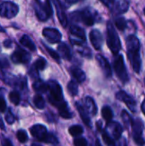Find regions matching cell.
I'll return each instance as SVG.
<instances>
[{"label": "cell", "mask_w": 145, "mask_h": 146, "mask_svg": "<svg viewBox=\"0 0 145 146\" xmlns=\"http://www.w3.org/2000/svg\"><path fill=\"white\" fill-rule=\"evenodd\" d=\"M126 49H127V56L132 64V69L137 74H139L142 69V59L140 55V41L138 38L131 34L126 38Z\"/></svg>", "instance_id": "cell-1"}, {"label": "cell", "mask_w": 145, "mask_h": 146, "mask_svg": "<svg viewBox=\"0 0 145 146\" xmlns=\"http://www.w3.org/2000/svg\"><path fill=\"white\" fill-rule=\"evenodd\" d=\"M47 86H48L47 91H49L48 98L50 103L54 106H56L58 110L67 106L68 104L63 99L62 90L59 83L56 80H50L47 83Z\"/></svg>", "instance_id": "cell-2"}, {"label": "cell", "mask_w": 145, "mask_h": 146, "mask_svg": "<svg viewBox=\"0 0 145 146\" xmlns=\"http://www.w3.org/2000/svg\"><path fill=\"white\" fill-rule=\"evenodd\" d=\"M107 44L113 53V55H117L121 50V41L119 38V35L111 21L107 23Z\"/></svg>", "instance_id": "cell-3"}, {"label": "cell", "mask_w": 145, "mask_h": 146, "mask_svg": "<svg viewBox=\"0 0 145 146\" xmlns=\"http://www.w3.org/2000/svg\"><path fill=\"white\" fill-rule=\"evenodd\" d=\"M70 18L74 21H82L86 26H92L97 20V13L89 8L70 14Z\"/></svg>", "instance_id": "cell-4"}, {"label": "cell", "mask_w": 145, "mask_h": 146, "mask_svg": "<svg viewBox=\"0 0 145 146\" xmlns=\"http://www.w3.org/2000/svg\"><path fill=\"white\" fill-rule=\"evenodd\" d=\"M114 69L117 77L123 84H126L129 81V75L125 64L123 55L119 53L115 55V57L114 59Z\"/></svg>", "instance_id": "cell-5"}, {"label": "cell", "mask_w": 145, "mask_h": 146, "mask_svg": "<svg viewBox=\"0 0 145 146\" xmlns=\"http://www.w3.org/2000/svg\"><path fill=\"white\" fill-rule=\"evenodd\" d=\"M35 13L38 20L42 21L48 20V18H50L53 14L50 0H45L44 3H41L40 1L36 2Z\"/></svg>", "instance_id": "cell-6"}, {"label": "cell", "mask_w": 145, "mask_h": 146, "mask_svg": "<svg viewBox=\"0 0 145 146\" xmlns=\"http://www.w3.org/2000/svg\"><path fill=\"white\" fill-rule=\"evenodd\" d=\"M132 137L134 142L138 145H145V140L143 137V132L144 127L143 121L140 118H136L135 120H132Z\"/></svg>", "instance_id": "cell-7"}, {"label": "cell", "mask_w": 145, "mask_h": 146, "mask_svg": "<svg viewBox=\"0 0 145 146\" xmlns=\"http://www.w3.org/2000/svg\"><path fill=\"white\" fill-rule=\"evenodd\" d=\"M19 12V7L13 2H3L0 4V16L11 19Z\"/></svg>", "instance_id": "cell-8"}, {"label": "cell", "mask_w": 145, "mask_h": 146, "mask_svg": "<svg viewBox=\"0 0 145 146\" xmlns=\"http://www.w3.org/2000/svg\"><path fill=\"white\" fill-rule=\"evenodd\" d=\"M115 97L119 101L124 103L132 113L137 112V102L128 93L124 91H120L115 94Z\"/></svg>", "instance_id": "cell-9"}, {"label": "cell", "mask_w": 145, "mask_h": 146, "mask_svg": "<svg viewBox=\"0 0 145 146\" xmlns=\"http://www.w3.org/2000/svg\"><path fill=\"white\" fill-rule=\"evenodd\" d=\"M105 131L111 136V138L115 141H116L121 138L123 133V127L119 122L111 121L109 122H107V127Z\"/></svg>", "instance_id": "cell-10"}, {"label": "cell", "mask_w": 145, "mask_h": 146, "mask_svg": "<svg viewBox=\"0 0 145 146\" xmlns=\"http://www.w3.org/2000/svg\"><path fill=\"white\" fill-rule=\"evenodd\" d=\"M30 133L37 140L44 143L47 142L49 133L47 132V128L44 125L41 124L33 125L32 127H30Z\"/></svg>", "instance_id": "cell-11"}, {"label": "cell", "mask_w": 145, "mask_h": 146, "mask_svg": "<svg viewBox=\"0 0 145 146\" xmlns=\"http://www.w3.org/2000/svg\"><path fill=\"white\" fill-rule=\"evenodd\" d=\"M31 59V56L30 54L21 48H17L16 50H15V52L11 55V61L14 63H23V64H26L30 62Z\"/></svg>", "instance_id": "cell-12"}, {"label": "cell", "mask_w": 145, "mask_h": 146, "mask_svg": "<svg viewBox=\"0 0 145 146\" xmlns=\"http://www.w3.org/2000/svg\"><path fill=\"white\" fill-rule=\"evenodd\" d=\"M43 35L47 41L51 44L59 43L62 39V33L56 28L45 27L43 30Z\"/></svg>", "instance_id": "cell-13"}, {"label": "cell", "mask_w": 145, "mask_h": 146, "mask_svg": "<svg viewBox=\"0 0 145 146\" xmlns=\"http://www.w3.org/2000/svg\"><path fill=\"white\" fill-rule=\"evenodd\" d=\"M90 40L93 47L97 50H100L103 44V37L101 32L97 29H93L90 33Z\"/></svg>", "instance_id": "cell-14"}, {"label": "cell", "mask_w": 145, "mask_h": 146, "mask_svg": "<svg viewBox=\"0 0 145 146\" xmlns=\"http://www.w3.org/2000/svg\"><path fill=\"white\" fill-rule=\"evenodd\" d=\"M96 59H97L100 68H102L105 77L108 79L111 78L112 77V68H111V66H110L109 61L106 59V57H104L103 55L97 54L96 56Z\"/></svg>", "instance_id": "cell-15"}, {"label": "cell", "mask_w": 145, "mask_h": 146, "mask_svg": "<svg viewBox=\"0 0 145 146\" xmlns=\"http://www.w3.org/2000/svg\"><path fill=\"white\" fill-rule=\"evenodd\" d=\"M52 1L56 6L57 17H58V20L60 21L61 25L63 27H66L68 25V17L65 13V9H64V7H63L62 2L60 0H52Z\"/></svg>", "instance_id": "cell-16"}, {"label": "cell", "mask_w": 145, "mask_h": 146, "mask_svg": "<svg viewBox=\"0 0 145 146\" xmlns=\"http://www.w3.org/2000/svg\"><path fill=\"white\" fill-rule=\"evenodd\" d=\"M75 106H76V108H77V110H78V111H79V115H80V117H81L83 122H84L87 127H91V119H90L89 113L87 112L85 107L83 104H81L79 102H77V103L75 104Z\"/></svg>", "instance_id": "cell-17"}, {"label": "cell", "mask_w": 145, "mask_h": 146, "mask_svg": "<svg viewBox=\"0 0 145 146\" xmlns=\"http://www.w3.org/2000/svg\"><path fill=\"white\" fill-rule=\"evenodd\" d=\"M69 71H70L71 75L76 80V81L78 83H83L85 80L86 75H85V72L82 69H80L79 68L73 66V67L70 68Z\"/></svg>", "instance_id": "cell-18"}, {"label": "cell", "mask_w": 145, "mask_h": 146, "mask_svg": "<svg viewBox=\"0 0 145 146\" xmlns=\"http://www.w3.org/2000/svg\"><path fill=\"white\" fill-rule=\"evenodd\" d=\"M70 33L75 38V39H79L85 42V32L83 28L77 25H71L70 27Z\"/></svg>", "instance_id": "cell-19"}, {"label": "cell", "mask_w": 145, "mask_h": 146, "mask_svg": "<svg viewBox=\"0 0 145 146\" xmlns=\"http://www.w3.org/2000/svg\"><path fill=\"white\" fill-rule=\"evenodd\" d=\"M85 107L89 113V115L95 116L97 114V107L94 101V99L91 97H86L85 100Z\"/></svg>", "instance_id": "cell-20"}, {"label": "cell", "mask_w": 145, "mask_h": 146, "mask_svg": "<svg viewBox=\"0 0 145 146\" xmlns=\"http://www.w3.org/2000/svg\"><path fill=\"white\" fill-rule=\"evenodd\" d=\"M57 50L59 51V53L61 54L62 57L65 60H71L72 58V53H71V50L69 49V47L68 46L67 44L65 43H61L59 44L58 47H57Z\"/></svg>", "instance_id": "cell-21"}, {"label": "cell", "mask_w": 145, "mask_h": 146, "mask_svg": "<svg viewBox=\"0 0 145 146\" xmlns=\"http://www.w3.org/2000/svg\"><path fill=\"white\" fill-rule=\"evenodd\" d=\"M129 1L128 0H116L115 12L117 14H124L128 11Z\"/></svg>", "instance_id": "cell-22"}, {"label": "cell", "mask_w": 145, "mask_h": 146, "mask_svg": "<svg viewBox=\"0 0 145 146\" xmlns=\"http://www.w3.org/2000/svg\"><path fill=\"white\" fill-rule=\"evenodd\" d=\"M20 42L22 45H24L25 47H26L28 50H30L31 51H35L36 50V46L35 44L32 42V40L31 39V38L27 35H23L21 39Z\"/></svg>", "instance_id": "cell-23"}, {"label": "cell", "mask_w": 145, "mask_h": 146, "mask_svg": "<svg viewBox=\"0 0 145 146\" xmlns=\"http://www.w3.org/2000/svg\"><path fill=\"white\" fill-rule=\"evenodd\" d=\"M32 87L38 92H46L48 90L47 83L39 79H37V80H35V82L32 85Z\"/></svg>", "instance_id": "cell-24"}, {"label": "cell", "mask_w": 145, "mask_h": 146, "mask_svg": "<svg viewBox=\"0 0 145 146\" xmlns=\"http://www.w3.org/2000/svg\"><path fill=\"white\" fill-rule=\"evenodd\" d=\"M102 116L103 117V119L107 122L111 121L113 117H114V114H113L112 109L109 106H108V105L103 106V109H102Z\"/></svg>", "instance_id": "cell-25"}, {"label": "cell", "mask_w": 145, "mask_h": 146, "mask_svg": "<svg viewBox=\"0 0 145 146\" xmlns=\"http://www.w3.org/2000/svg\"><path fill=\"white\" fill-rule=\"evenodd\" d=\"M115 27L120 31H125L127 27V21H126V18L123 16H119V17L115 18Z\"/></svg>", "instance_id": "cell-26"}, {"label": "cell", "mask_w": 145, "mask_h": 146, "mask_svg": "<svg viewBox=\"0 0 145 146\" xmlns=\"http://www.w3.org/2000/svg\"><path fill=\"white\" fill-rule=\"evenodd\" d=\"M121 118H122V121L125 124V126L128 128L130 127H132V118L131 116V115L126 110H123L122 112H121Z\"/></svg>", "instance_id": "cell-27"}, {"label": "cell", "mask_w": 145, "mask_h": 146, "mask_svg": "<svg viewBox=\"0 0 145 146\" xmlns=\"http://www.w3.org/2000/svg\"><path fill=\"white\" fill-rule=\"evenodd\" d=\"M68 132L69 133L73 136V137H78V136H80L83 132H84V129L81 126L79 125H73L69 129H68Z\"/></svg>", "instance_id": "cell-28"}, {"label": "cell", "mask_w": 145, "mask_h": 146, "mask_svg": "<svg viewBox=\"0 0 145 146\" xmlns=\"http://www.w3.org/2000/svg\"><path fill=\"white\" fill-rule=\"evenodd\" d=\"M46 65H47V62H46V60L43 57H39L38 59H37L35 61V62L33 63V68L36 69V70H44L45 68H46Z\"/></svg>", "instance_id": "cell-29"}, {"label": "cell", "mask_w": 145, "mask_h": 146, "mask_svg": "<svg viewBox=\"0 0 145 146\" xmlns=\"http://www.w3.org/2000/svg\"><path fill=\"white\" fill-rule=\"evenodd\" d=\"M33 104L36 106V108L39 110H43L45 107V101L44 98L40 95H36L33 98Z\"/></svg>", "instance_id": "cell-30"}, {"label": "cell", "mask_w": 145, "mask_h": 146, "mask_svg": "<svg viewBox=\"0 0 145 146\" xmlns=\"http://www.w3.org/2000/svg\"><path fill=\"white\" fill-rule=\"evenodd\" d=\"M68 92L70 93L71 96L74 97L78 94V91H79V88H78V85L77 83L74 81V80H71L68 84Z\"/></svg>", "instance_id": "cell-31"}, {"label": "cell", "mask_w": 145, "mask_h": 146, "mask_svg": "<svg viewBox=\"0 0 145 146\" xmlns=\"http://www.w3.org/2000/svg\"><path fill=\"white\" fill-rule=\"evenodd\" d=\"M9 101L15 104V105H18L21 102V96H20V93L17 92H11L9 94Z\"/></svg>", "instance_id": "cell-32"}, {"label": "cell", "mask_w": 145, "mask_h": 146, "mask_svg": "<svg viewBox=\"0 0 145 146\" xmlns=\"http://www.w3.org/2000/svg\"><path fill=\"white\" fill-rule=\"evenodd\" d=\"M102 131H103L102 137H103V139L104 143L107 145H115V141L111 138V136L105 130H102Z\"/></svg>", "instance_id": "cell-33"}, {"label": "cell", "mask_w": 145, "mask_h": 146, "mask_svg": "<svg viewBox=\"0 0 145 146\" xmlns=\"http://www.w3.org/2000/svg\"><path fill=\"white\" fill-rule=\"evenodd\" d=\"M16 138L21 143H26L28 139V135L25 130H19L16 133Z\"/></svg>", "instance_id": "cell-34"}, {"label": "cell", "mask_w": 145, "mask_h": 146, "mask_svg": "<svg viewBox=\"0 0 145 146\" xmlns=\"http://www.w3.org/2000/svg\"><path fill=\"white\" fill-rule=\"evenodd\" d=\"M44 48L46 49L47 52L50 54V56L54 60H56L57 62H60V56H59V54H58L56 50H54L53 49L48 47L45 44H44Z\"/></svg>", "instance_id": "cell-35"}, {"label": "cell", "mask_w": 145, "mask_h": 146, "mask_svg": "<svg viewBox=\"0 0 145 146\" xmlns=\"http://www.w3.org/2000/svg\"><path fill=\"white\" fill-rule=\"evenodd\" d=\"M99 1H101L107 8H109L112 12H115L116 0H99Z\"/></svg>", "instance_id": "cell-36"}, {"label": "cell", "mask_w": 145, "mask_h": 146, "mask_svg": "<svg viewBox=\"0 0 145 146\" xmlns=\"http://www.w3.org/2000/svg\"><path fill=\"white\" fill-rule=\"evenodd\" d=\"M5 120H6V121H7L9 124H13V123L15 121V116L14 114L12 113V111H11L10 109L8 110V112H7L6 115H5Z\"/></svg>", "instance_id": "cell-37"}, {"label": "cell", "mask_w": 145, "mask_h": 146, "mask_svg": "<svg viewBox=\"0 0 145 146\" xmlns=\"http://www.w3.org/2000/svg\"><path fill=\"white\" fill-rule=\"evenodd\" d=\"M88 143L85 138H76L73 140V145L76 146H85Z\"/></svg>", "instance_id": "cell-38"}, {"label": "cell", "mask_w": 145, "mask_h": 146, "mask_svg": "<svg viewBox=\"0 0 145 146\" xmlns=\"http://www.w3.org/2000/svg\"><path fill=\"white\" fill-rule=\"evenodd\" d=\"M6 109H7V105H6V102H5V99L3 96V94H1L0 92V112L1 113H3L6 111Z\"/></svg>", "instance_id": "cell-39"}, {"label": "cell", "mask_w": 145, "mask_h": 146, "mask_svg": "<svg viewBox=\"0 0 145 146\" xmlns=\"http://www.w3.org/2000/svg\"><path fill=\"white\" fill-rule=\"evenodd\" d=\"M79 52L82 56H85V57H87V58H91V50H90L89 48H87V47H85V48H83V49H80V50H79Z\"/></svg>", "instance_id": "cell-40"}, {"label": "cell", "mask_w": 145, "mask_h": 146, "mask_svg": "<svg viewBox=\"0 0 145 146\" xmlns=\"http://www.w3.org/2000/svg\"><path fill=\"white\" fill-rule=\"evenodd\" d=\"M7 67H9V62L5 58L0 59V68H7Z\"/></svg>", "instance_id": "cell-41"}, {"label": "cell", "mask_w": 145, "mask_h": 146, "mask_svg": "<svg viewBox=\"0 0 145 146\" xmlns=\"http://www.w3.org/2000/svg\"><path fill=\"white\" fill-rule=\"evenodd\" d=\"M3 45L6 47V48H10L12 46V42L10 40H5L3 42Z\"/></svg>", "instance_id": "cell-42"}, {"label": "cell", "mask_w": 145, "mask_h": 146, "mask_svg": "<svg viewBox=\"0 0 145 146\" xmlns=\"http://www.w3.org/2000/svg\"><path fill=\"white\" fill-rule=\"evenodd\" d=\"M83 0H65L66 3H69V4H74V3H77L79 2H81Z\"/></svg>", "instance_id": "cell-43"}, {"label": "cell", "mask_w": 145, "mask_h": 146, "mask_svg": "<svg viewBox=\"0 0 145 146\" xmlns=\"http://www.w3.org/2000/svg\"><path fill=\"white\" fill-rule=\"evenodd\" d=\"M97 130H98V131H102V130H103V127H102V121H97Z\"/></svg>", "instance_id": "cell-44"}, {"label": "cell", "mask_w": 145, "mask_h": 146, "mask_svg": "<svg viewBox=\"0 0 145 146\" xmlns=\"http://www.w3.org/2000/svg\"><path fill=\"white\" fill-rule=\"evenodd\" d=\"M141 110H142L144 115H145V98L144 99V101H143V103H142V104H141Z\"/></svg>", "instance_id": "cell-45"}, {"label": "cell", "mask_w": 145, "mask_h": 146, "mask_svg": "<svg viewBox=\"0 0 145 146\" xmlns=\"http://www.w3.org/2000/svg\"><path fill=\"white\" fill-rule=\"evenodd\" d=\"M3 145H12V143L9 140V139H5V141L3 143Z\"/></svg>", "instance_id": "cell-46"}, {"label": "cell", "mask_w": 145, "mask_h": 146, "mask_svg": "<svg viewBox=\"0 0 145 146\" xmlns=\"http://www.w3.org/2000/svg\"><path fill=\"white\" fill-rule=\"evenodd\" d=\"M0 128L1 129H4V125H3V120L0 116Z\"/></svg>", "instance_id": "cell-47"}, {"label": "cell", "mask_w": 145, "mask_h": 146, "mask_svg": "<svg viewBox=\"0 0 145 146\" xmlns=\"http://www.w3.org/2000/svg\"><path fill=\"white\" fill-rule=\"evenodd\" d=\"M3 28H2V27L0 26V32H3Z\"/></svg>", "instance_id": "cell-48"}, {"label": "cell", "mask_w": 145, "mask_h": 146, "mask_svg": "<svg viewBox=\"0 0 145 146\" xmlns=\"http://www.w3.org/2000/svg\"><path fill=\"white\" fill-rule=\"evenodd\" d=\"M144 15H145V8H144Z\"/></svg>", "instance_id": "cell-49"}, {"label": "cell", "mask_w": 145, "mask_h": 146, "mask_svg": "<svg viewBox=\"0 0 145 146\" xmlns=\"http://www.w3.org/2000/svg\"><path fill=\"white\" fill-rule=\"evenodd\" d=\"M144 84H145V78H144Z\"/></svg>", "instance_id": "cell-50"}]
</instances>
